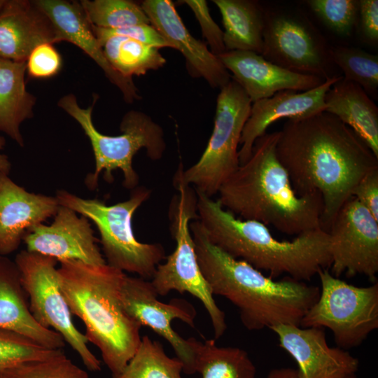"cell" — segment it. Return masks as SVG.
<instances>
[{
    "instance_id": "1",
    "label": "cell",
    "mask_w": 378,
    "mask_h": 378,
    "mask_svg": "<svg viewBox=\"0 0 378 378\" xmlns=\"http://www.w3.org/2000/svg\"><path fill=\"white\" fill-rule=\"evenodd\" d=\"M276 152L298 195H321V227L326 232L358 181L378 167V158L360 137L326 111L287 119Z\"/></svg>"
},
{
    "instance_id": "2",
    "label": "cell",
    "mask_w": 378,
    "mask_h": 378,
    "mask_svg": "<svg viewBox=\"0 0 378 378\" xmlns=\"http://www.w3.org/2000/svg\"><path fill=\"white\" fill-rule=\"evenodd\" d=\"M190 230L200 267L212 293L225 298L238 309L247 330L300 326L318 298L317 286L288 276L275 280L265 276L211 244L199 220L190 221Z\"/></svg>"
},
{
    "instance_id": "3",
    "label": "cell",
    "mask_w": 378,
    "mask_h": 378,
    "mask_svg": "<svg viewBox=\"0 0 378 378\" xmlns=\"http://www.w3.org/2000/svg\"><path fill=\"white\" fill-rule=\"evenodd\" d=\"M279 131L258 137L250 158L239 164L218 193L222 206L243 220L271 225L288 235L321 228L318 192L298 195L276 152Z\"/></svg>"
},
{
    "instance_id": "4",
    "label": "cell",
    "mask_w": 378,
    "mask_h": 378,
    "mask_svg": "<svg viewBox=\"0 0 378 378\" xmlns=\"http://www.w3.org/2000/svg\"><path fill=\"white\" fill-rule=\"evenodd\" d=\"M196 193L197 220L208 239L232 258L268 272L272 279L286 274L302 281L330 267L329 235L323 229L304 232L292 241H280L264 224L240 219L218 200Z\"/></svg>"
},
{
    "instance_id": "5",
    "label": "cell",
    "mask_w": 378,
    "mask_h": 378,
    "mask_svg": "<svg viewBox=\"0 0 378 378\" xmlns=\"http://www.w3.org/2000/svg\"><path fill=\"white\" fill-rule=\"evenodd\" d=\"M59 262L60 286L71 314L83 321L85 337L99 350L112 377L118 374L141 340L142 326L127 313L120 299L126 274L107 264Z\"/></svg>"
},
{
    "instance_id": "6",
    "label": "cell",
    "mask_w": 378,
    "mask_h": 378,
    "mask_svg": "<svg viewBox=\"0 0 378 378\" xmlns=\"http://www.w3.org/2000/svg\"><path fill=\"white\" fill-rule=\"evenodd\" d=\"M92 104L88 108L79 106L76 96L68 94L58 101V106L71 116L83 130L92 146L95 160V170L85 179L89 189L94 190L98 185L101 172L108 183H112L113 170L119 169L123 173V186L127 189L136 188L139 178L132 167L134 156L141 148L152 160H158L166 150V143L162 127L147 114L132 110L123 116L117 136H108L99 132L92 122Z\"/></svg>"
},
{
    "instance_id": "7",
    "label": "cell",
    "mask_w": 378,
    "mask_h": 378,
    "mask_svg": "<svg viewBox=\"0 0 378 378\" xmlns=\"http://www.w3.org/2000/svg\"><path fill=\"white\" fill-rule=\"evenodd\" d=\"M150 195V189L140 186L132 190L128 200L113 205L98 199H83L64 190H57L55 197L60 206L94 223L108 265L150 281L158 265L166 258L164 247L160 243L139 241L132 227L134 214Z\"/></svg>"
},
{
    "instance_id": "8",
    "label": "cell",
    "mask_w": 378,
    "mask_h": 378,
    "mask_svg": "<svg viewBox=\"0 0 378 378\" xmlns=\"http://www.w3.org/2000/svg\"><path fill=\"white\" fill-rule=\"evenodd\" d=\"M173 182L178 193L172 200L169 218L176 247L165 258V262L158 265L150 282L158 295L164 296L176 290L197 298L209 316L214 339L217 340L227 329L225 314L217 305L201 271L190 230V221L198 219L197 193L191 186L177 181Z\"/></svg>"
},
{
    "instance_id": "9",
    "label": "cell",
    "mask_w": 378,
    "mask_h": 378,
    "mask_svg": "<svg viewBox=\"0 0 378 378\" xmlns=\"http://www.w3.org/2000/svg\"><path fill=\"white\" fill-rule=\"evenodd\" d=\"M252 102L240 85L231 78L220 89L216 100L214 126L207 146L198 161L174 180L191 186L211 197L239 166L238 146Z\"/></svg>"
},
{
    "instance_id": "10",
    "label": "cell",
    "mask_w": 378,
    "mask_h": 378,
    "mask_svg": "<svg viewBox=\"0 0 378 378\" xmlns=\"http://www.w3.org/2000/svg\"><path fill=\"white\" fill-rule=\"evenodd\" d=\"M317 275L321 290L317 300L300 321L302 328H327L337 346L360 345L378 328V283L358 287L335 277L328 268Z\"/></svg>"
},
{
    "instance_id": "11",
    "label": "cell",
    "mask_w": 378,
    "mask_h": 378,
    "mask_svg": "<svg viewBox=\"0 0 378 378\" xmlns=\"http://www.w3.org/2000/svg\"><path fill=\"white\" fill-rule=\"evenodd\" d=\"M15 262L28 296L30 311L36 321L59 333L88 370H101V361L89 349L85 335L73 322L60 286L57 260L24 250L17 254Z\"/></svg>"
},
{
    "instance_id": "12",
    "label": "cell",
    "mask_w": 378,
    "mask_h": 378,
    "mask_svg": "<svg viewBox=\"0 0 378 378\" xmlns=\"http://www.w3.org/2000/svg\"><path fill=\"white\" fill-rule=\"evenodd\" d=\"M261 55L291 71L320 77L329 74V48L324 38L303 15L265 10Z\"/></svg>"
},
{
    "instance_id": "13",
    "label": "cell",
    "mask_w": 378,
    "mask_h": 378,
    "mask_svg": "<svg viewBox=\"0 0 378 378\" xmlns=\"http://www.w3.org/2000/svg\"><path fill=\"white\" fill-rule=\"evenodd\" d=\"M330 272L335 277L361 274L377 282L378 220L356 198L350 197L328 231Z\"/></svg>"
},
{
    "instance_id": "14",
    "label": "cell",
    "mask_w": 378,
    "mask_h": 378,
    "mask_svg": "<svg viewBox=\"0 0 378 378\" xmlns=\"http://www.w3.org/2000/svg\"><path fill=\"white\" fill-rule=\"evenodd\" d=\"M150 281L125 275L120 288V299L127 313L141 326H148L165 339L183 364L186 374L196 373L195 355L189 339H184L172 326L179 319L195 327L196 311L183 299H173L169 303L158 300Z\"/></svg>"
},
{
    "instance_id": "15",
    "label": "cell",
    "mask_w": 378,
    "mask_h": 378,
    "mask_svg": "<svg viewBox=\"0 0 378 378\" xmlns=\"http://www.w3.org/2000/svg\"><path fill=\"white\" fill-rule=\"evenodd\" d=\"M97 241L88 219L64 206H59L51 225H35L23 238L27 251L57 262L74 260L104 265L106 262Z\"/></svg>"
},
{
    "instance_id": "16",
    "label": "cell",
    "mask_w": 378,
    "mask_h": 378,
    "mask_svg": "<svg viewBox=\"0 0 378 378\" xmlns=\"http://www.w3.org/2000/svg\"><path fill=\"white\" fill-rule=\"evenodd\" d=\"M270 329L296 361L300 378H340L358 370V360L345 349L330 346L321 328L280 324Z\"/></svg>"
},
{
    "instance_id": "17",
    "label": "cell",
    "mask_w": 378,
    "mask_h": 378,
    "mask_svg": "<svg viewBox=\"0 0 378 378\" xmlns=\"http://www.w3.org/2000/svg\"><path fill=\"white\" fill-rule=\"evenodd\" d=\"M141 6L150 24L162 35L170 48L185 57L188 69L202 77L214 88L220 90L232 78L218 56L201 41L193 37L182 22L170 0H145Z\"/></svg>"
},
{
    "instance_id": "18",
    "label": "cell",
    "mask_w": 378,
    "mask_h": 378,
    "mask_svg": "<svg viewBox=\"0 0 378 378\" xmlns=\"http://www.w3.org/2000/svg\"><path fill=\"white\" fill-rule=\"evenodd\" d=\"M342 76L328 78L318 87L307 91L282 90L253 102L239 141V164L248 160L255 140L266 133L273 122L281 118H304L325 111V95Z\"/></svg>"
},
{
    "instance_id": "19",
    "label": "cell",
    "mask_w": 378,
    "mask_h": 378,
    "mask_svg": "<svg viewBox=\"0 0 378 378\" xmlns=\"http://www.w3.org/2000/svg\"><path fill=\"white\" fill-rule=\"evenodd\" d=\"M218 57L252 103L282 90L307 91L325 81L281 67L252 51H226Z\"/></svg>"
},
{
    "instance_id": "20",
    "label": "cell",
    "mask_w": 378,
    "mask_h": 378,
    "mask_svg": "<svg viewBox=\"0 0 378 378\" xmlns=\"http://www.w3.org/2000/svg\"><path fill=\"white\" fill-rule=\"evenodd\" d=\"M53 27L55 43L67 41L87 54L104 71L106 78L122 92L127 103L141 98L132 78L122 76L106 60L79 2L65 0H34Z\"/></svg>"
},
{
    "instance_id": "21",
    "label": "cell",
    "mask_w": 378,
    "mask_h": 378,
    "mask_svg": "<svg viewBox=\"0 0 378 378\" xmlns=\"http://www.w3.org/2000/svg\"><path fill=\"white\" fill-rule=\"evenodd\" d=\"M59 206L55 197L27 192L8 175L0 176V255L16 251L26 232L55 216Z\"/></svg>"
},
{
    "instance_id": "22",
    "label": "cell",
    "mask_w": 378,
    "mask_h": 378,
    "mask_svg": "<svg viewBox=\"0 0 378 378\" xmlns=\"http://www.w3.org/2000/svg\"><path fill=\"white\" fill-rule=\"evenodd\" d=\"M43 43H55L53 27L33 1L5 0L0 8V58L26 62Z\"/></svg>"
},
{
    "instance_id": "23",
    "label": "cell",
    "mask_w": 378,
    "mask_h": 378,
    "mask_svg": "<svg viewBox=\"0 0 378 378\" xmlns=\"http://www.w3.org/2000/svg\"><path fill=\"white\" fill-rule=\"evenodd\" d=\"M0 328L21 335L48 349H62L65 345L59 333L44 328L34 318L15 261L1 255Z\"/></svg>"
},
{
    "instance_id": "24",
    "label": "cell",
    "mask_w": 378,
    "mask_h": 378,
    "mask_svg": "<svg viewBox=\"0 0 378 378\" xmlns=\"http://www.w3.org/2000/svg\"><path fill=\"white\" fill-rule=\"evenodd\" d=\"M326 112L352 129L378 158V108L358 84L342 76L326 92Z\"/></svg>"
},
{
    "instance_id": "25",
    "label": "cell",
    "mask_w": 378,
    "mask_h": 378,
    "mask_svg": "<svg viewBox=\"0 0 378 378\" xmlns=\"http://www.w3.org/2000/svg\"><path fill=\"white\" fill-rule=\"evenodd\" d=\"M26 62L0 58V131L24 146L20 125L31 118L36 97L27 91Z\"/></svg>"
},
{
    "instance_id": "26",
    "label": "cell",
    "mask_w": 378,
    "mask_h": 378,
    "mask_svg": "<svg viewBox=\"0 0 378 378\" xmlns=\"http://www.w3.org/2000/svg\"><path fill=\"white\" fill-rule=\"evenodd\" d=\"M224 26L226 51L246 50L260 54L263 47L265 10L256 1L214 0Z\"/></svg>"
},
{
    "instance_id": "27",
    "label": "cell",
    "mask_w": 378,
    "mask_h": 378,
    "mask_svg": "<svg viewBox=\"0 0 378 378\" xmlns=\"http://www.w3.org/2000/svg\"><path fill=\"white\" fill-rule=\"evenodd\" d=\"M195 355V372L202 378H255L248 353L239 347L219 346L214 340L188 338Z\"/></svg>"
},
{
    "instance_id": "28",
    "label": "cell",
    "mask_w": 378,
    "mask_h": 378,
    "mask_svg": "<svg viewBox=\"0 0 378 378\" xmlns=\"http://www.w3.org/2000/svg\"><path fill=\"white\" fill-rule=\"evenodd\" d=\"M110 65L122 76L145 75L166 63L159 48L122 36H111L98 41Z\"/></svg>"
},
{
    "instance_id": "29",
    "label": "cell",
    "mask_w": 378,
    "mask_h": 378,
    "mask_svg": "<svg viewBox=\"0 0 378 378\" xmlns=\"http://www.w3.org/2000/svg\"><path fill=\"white\" fill-rule=\"evenodd\" d=\"M181 372L178 358L168 356L160 342L144 335L124 369L111 378H182Z\"/></svg>"
},
{
    "instance_id": "30",
    "label": "cell",
    "mask_w": 378,
    "mask_h": 378,
    "mask_svg": "<svg viewBox=\"0 0 378 378\" xmlns=\"http://www.w3.org/2000/svg\"><path fill=\"white\" fill-rule=\"evenodd\" d=\"M80 6L89 23L103 29H117L137 24H150L139 5L129 0H81Z\"/></svg>"
},
{
    "instance_id": "31",
    "label": "cell",
    "mask_w": 378,
    "mask_h": 378,
    "mask_svg": "<svg viewBox=\"0 0 378 378\" xmlns=\"http://www.w3.org/2000/svg\"><path fill=\"white\" fill-rule=\"evenodd\" d=\"M329 55L344 73L345 80L360 85L370 96L378 90V56L360 48L347 46L329 48Z\"/></svg>"
},
{
    "instance_id": "32",
    "label": "cell",
    "mask_w": 378,
    "mask_h": 378,
    "mask_svg": "<svg viewBox=\"0 0 378 378\" xmlns=\"http://www.w3.org/2000/svg\"><path fill=\"white\" fill-rule=\"evenodd\" d=\"M62 349H51L10 330L0 328V378L16 366L49 358Z\"/></svg>"
},
{
    "instance_id": "33",
    "label": "cell",
    "mask_w": 378,
    "mask_h": 378,
    "mask_svg": "<svg viewBox=\"0 0 378 378\" xmlns=\"http://www.w3.org/2000/svg\"><path fill=\"white\" fill-rule=\"evenodd\" d=\"M4 378H90L60 350L44 359L22 363L6 373Z\"/></svg>"
},
{
    "instance_id": "34",
    "label": "cell",
    "mask_w": 378,
    "mask_h": 378,
    "mask_svg": "<svg viewBox=\"0 0 378 378\" xmlns=\"http://www.w3.org/2000/svg\"><path fill=\"white\" fill-rule=\"evenodd\" d=\"M315 15L335 34L349 36L357 25L358 0H308Z\"/></svg>"
},
{
    "instance_id": "35",
    "label": "cell",
    "mask_w": 378,
    "mask_h": 378,
    "mask_svg": "<svg viewBox=\"0 0 378 378\" xmlns=\"http://www.w3.org/2000/svg\"><path fill=\"white\" fill-rule=\"evenodd\" d=\"M62 65V57L51 43L36 46L26 61L28 75L34 78L52 77L59 73Z\"/></svg>"
},
{
    "instance_id": "36",
    "label": "cell",
    "mask_w": 378,
    "mask_h": 378,
    "mask_svg": "<svg viewBox=\"0 0 378 378\" xmlns=\"http://www.w3.org/2000/svg\"><path fill=\"white\" fill-rule=\"evenodd\" d=\"M181 2L187 4L193 12L211 52L218 56L226 52L223 31L211 18L207 2L204 0H184Z\"/></svg>"
},
{
    "instance_id": "37",
    "label": "cell",
    "mask_w": 378,
    "mask_h": 378,
    "mask_svg": "<svg viewBox=\"0 0 378 378\" xmlns=\"http://www.w3.org/2000/svg\"><path fill=\"white\" fill-rule=\"evenodd\" d=\"M90 26L97 41L117 35L129 37L159 49L170 48L169 44L150 24H137L117 29H103L91 24Z\"/></svg>"
},
{
    "instance_id": "38",
    "label": "cell",
    "mask_w": 378,
    "mask_h": 378,
    "mask_svg": "<svg viewBox=\"0 0 378 378\" xmlns=\"http://www.w3.org/2000/svg\"><path fill=\"white\" fill-rule=\"evenodd\" d=\"M363 41L370 45L378 43V1L358 0L357 25Z\"/></svg>"
},
{
    "instance_id": "39",
    "label": "cell",
    "mask_w": 378,
    "mask_h": 378,
    "mask_svg": "<svg viewBox=\"0 0 378 378\" xmlns=\"http://www.w3.org/2000/svg\"><path fill=\"white\" fill-rule=\"evenodd\" d=\"M352 197L378 220V167L362 177L355 186Z\"/></svg>"
},
{
    "instance_id": "40",
    "label": "cell",
    "mask_w": 378,
    "mask_h": 378,
    "mask_svg": "<svg viewBox=\"0 0 378 378\" xmlns=\"http://www.w3.org/2000/svg\"><path fill=\"white\" fill-rule=\"evenodd\" d=\"M267 378H300L298 370L290 368L272 369Z\"/></svg>"
},
{
    "instance_id": "41",
    "label": "cell",
    "mask_w": 378,
    "mask_h": 378,
    "mask_svg": "<svg viewBox=\"0 0 378 378\" xmlns=\"http://www.w3.org/2000/svg\"><path fill=\"white\" fill-rule=\"evenodd\" d=\"M6 144L5 139L0 136V150H2ZM11 164L8 158L0 153V176L8 175L10 172Z\"/></svg>"
},
{
    "instance_id": "42",
    "label": "cell",
    "mask_w": 378,
    "mask_h": 378,
    "mask_svg": "<svg viewBox=\"0 0 378 378\" xmlns=\"http://www.w3.org/2000/svg\"><path fill=\"white\" fill-rule=\"evenodd\" d=\"M340 378H356V377L355 374H350V375H347V376L340 377Z\"/></svg>"
},
{
    "instance_id": "43",
    "label": "cell",
    "mask_w": 378,
    "mask_h": 378,
    "mask_svg": "<svg viewBox=\"0 0 378 378\" xmlns=\"http://www.w3.org/2000/svg\"><path fill=\"white\" fill-rule=\"evenodd\" d=\"M4 1H5V0H0V8L4 4Z\"/></svg>"
}]
</instances>
